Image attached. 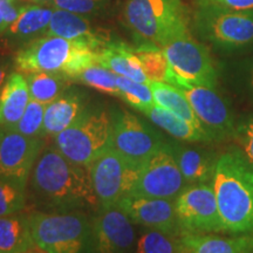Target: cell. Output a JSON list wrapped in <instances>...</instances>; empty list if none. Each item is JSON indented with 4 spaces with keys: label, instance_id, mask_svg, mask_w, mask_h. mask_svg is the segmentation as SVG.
Here are the masks:
<instances>
[{
    "label": "cell",
    "instance_id": "obj_1",
    "mask_svg": "<svg viewBox=\"0 0 253 253\" xmlns=\"http://www.w3.org/2000/svg\"><path fill=\"white\" fill-rule=\"evenodd\" d=\"M33 203L48 212L99 210L88 167L67 160L54 145L43 148L30 176Z\"/></svg>",
    "mask_w": 253,
    "mask_h": 253
},
{
    "label": "cell",
    "instance_id": "obj_2",
    "mask_svg": "<svg viewBox=\"0 0 253 253\" xmlns=\"http://www.w3.org/2000/svg\"><path fill=\"white\" fill-rule=\"evenodd\" d=\"M212 183L224 233L253 235V163L232 148L218 157Z\"/></svg>",
    "mask_w": 253,
    "mask_h": 253
},
{
    "label": "cell",
    "instance_id": "obj_3",
    "mask_svg": "<svg viewBox=\"0 0 253 253\" xmlns=\"http://www.w3.org/2000/svg\"><path fill=\"white\" fill-rule=\"evenodd\" d=\"M97 63V52L90 43L81 40L43 36L33 40L14 56V66L18 72L28 74L36 72L61 73L73 79Z\"/></svg>",
    "mask_w": 253,
    "mask_h": 253
},
{
    "label": "cell",
    "instance_id": "obj_4",
    "mask_svg": "<svg viewBox=\"0 0 253 253\" xmlns=\"http://www.w3.org/2000/svg\"><path fill=\"white\" fill-rule=\"evenodd\" d=\"M123 15L138 39L161 48L190 34L188 9L182 0H128Z\"/></svg>",
    "mask_w": 253,
    "mask_h": 253
},
{
    "label": "cell",
    "instance_id": "obj_5",
    "mask_svg": "<svg viewBox=\"0 0 253 253\" xmlns=\"http://www.w3.org/2000/svg\"><path fill=\"white\" fill-rule=\"evenodd\" d=\"M34 244L47 253H87L91 249V220L84 211L28 214Z\"/></svg>",
    "mask_w": 253,
    "mask_h": 253
},
{
    "label": "cell",
    "instance_id": "obj_6",
    "mask_svg": "<svg viewBox=\"0 0 253 253\" xmlns=\"http://www.w3.org/2000/svg\"><path fill=\"white\" fill-rule=\"evenodd\" d=\"M112 114L88 107L80 119L54 137V145L71 162L88 167L110 148Z\"/></svg>",
    "mask_w": 253,
    "mask_h": 253
},
{
    "label": "cell",
    "instance_id": "obj_7",
    "mask_svg": "<svg viewBox=\"0 0 253 253\" xmlns=\"http://www.w3.org/2000/svg\"><path fill=\"white\" fill-rule=\"evenodd\" d=\"M170 68V84L177 88L204 86L214 88L217 72L208 48L185 36L162 47Z\"/></svg>",
    "mask_w": 253,
    "mask_h": 253
},
{
    "label": "cell",
    "instance_id": "obj_8",
    "mask_svg": "<svg viewBox=\"0 0 253 253\" xmlns=\"http://www.w3.org/2000/svg\"><path fill=\"white\" fill-rule=\"evenodd\" d=\"M88 169L100 208L119 204L130 195L140 172V167L126 161L112 147L91 162Z\"/></svg>",
    "mask_w": 253,
    "mask_h": 253
},
{
    "label": "cell",
    "instance_id": "obj_9",
    "mask_svg": "<svg viewBox=\"0 0 253 253\" xmlns=\"http://www.w3.org/2000/svg\"><path fill=\"white\" fill-rule=\"evenodd\" d=\"M186 186L171 144L164 142L140 167L130 196L176 199Z\"/></svg>",
    "mask_w": 253,
    "mask_h": 253
},
{
    "label": "cell",
    "instance_id": "obj_10",
    "mask_svg": "<svg viewBox=\"0 0 253 253\" xmlns=\"http://www.w3.org/2000/svg\"><path fill=\"white\" fill-rule=\"evenodd\" d=\"M110 114V147L134 166L141 167L164 143L157 131L128 110L114 109Z\"/></svg>",
    "mask_w": 253,
    "mask_h": 253
},
{
    "label": "cell",
    "instance_id": "obj_11",
    "mask_svg": "<svg viewBox=\"0 0 253 253\" xmlns=\"http://www.w3.org/2000/svg\"><path fill=\"white\" fill-rule=\"evenodd\" d=\"M175 204L182 235L224 233L213 183L188 185Z\"/></svg>",
    "mask_w": 253,
    "mask_h": 253
},
{
    "label": "cell",
    "instance_id": "obj_12",
    "mask_svg": "<svg viewBox=\"0 0 253 253\" xmlns=\"http://www.w3.org/2000/svg\"><path fill=\"white\" fill-rule=\"evenodd\" d=\"M202 36L223 47H240L253 42V11H233L202 6L198 14Z\"/></svg>",
    "mask_w": 253,
    "mask_h": 253
},
{
    "label": "cell",
    "instance_id": "obj_13",
    "mask_svg": "<svg viewBox=\"0 0 253 253\" xmlns=\"http://www.w3.org/2000/svg\"><path fill=\"white\" fill-rule=\"evenodd\" d=\"M43 149L41 137L0 126V176L27 186L32 169Z\"/></svg>",
    "mask_w": 253,
    "mask_h": 253
},
{
    "label": "cell",
    "instance_id": "obj_14",
    "mask_svg": "<svg viewBox=\"0 0 253 253\" xmlns=\"http://www.w3.org/2000/svg\"><path fill=\"white\" fill-rule=\"evenodd\" d=\"M135 237L132 221L119 204L100 208L91 220V249L95 253H129Z\"/></svg>",
    "mask_w": 253,
    "mask_h": 253
},
{
    "label": "cell",
    "instance_id": "obj_15",
    "mask_svg": "<svg viewBox=\"0 0 253 253\" xmlns=\"http://www.w3.org/2000/svg\"><path fill=\"white\" fill-rule=\"evenodd\" d=\"M179 89L184 93L199 122L212 141L223 140L235 132L230 110L214 88L188 86Z\"/></svg>",
    "mask_w": 253,
    "mask_h": 253
},
{
    "label": "cell",
    "instance_id": "obj_16",
    "mask_svg": "<svg viewBox=\"0 0 253 253\" xmlns=\"http://www.w3.org/2000/svg\"><path fill=\"white\" fill-rule=\"evenodd\" d=\"M132 223L145 229L182 236L176 213L175 199L136 197L128 195L119 203Z\"/></svg>",
    "mask_w": 253,
    "mask_h": 253
},
{
    "label": "cell",
    "instance_id": "obj_17",
    "mask_svg": "<svg viewBox=\"0 0 253 253\" xmlns=\"http://www.w3.org/2000/svg\"><path fill=\"white\" fill-rule=\"evenodd\" d=\"M46 36L86 41L97 53L106 43L113 40L107 31L93 27L86 18L65 9H56L53 12Z\"/></svg>",
    "mask_w": 253,
    "mask_h": 253
},
{
    "label": "cell",
    "instance_id": "obj_18",
    "mask_svg": "<svg viewBox=\"0 0 253 253\" xmlns=\"http://www.w3.org/2000/svg\"><path fill=\"white\" fill-rule=\"evenodd\" d=\"M53 12L40 5H25L17 20L7 28L4 37L12 47L19 49L33 40L46 36Z\"/></svg>",
    "mask_w": 253,
    "mask_h": 253
},
{
    "label": "cell",
    "instance_id": "obj_19",
    "mask_svg": "<svg viewBox=\"0 0 253 253\" xmlns=\"http://www.w3.org/2000/svg\"><path fill=\"white\" fill-rule=\"evenodd\" d=\"M177 164L186 184L212 183L218 157L212 151L203 148L186 147L183 144H171Z\"/></svg>",
    "mask_w": 253,
    "mask_h": 253
},
{
    "label": "cell",
    "instance_id": "obj_20",
    "mask_svg": "<svg viewBox=\"0 0 253 253\" xmlns=\"http://www.w3.org/2000/svg\"><path fill=\"white\" fill-rule=\"evenodd\" d=\"M88 108L86 99L78 91H67L47 104L43 119V137L54 138L69 128Z\"/></svg>",
    "mask_w": 253,
    "mask_h": 253
},
{
    "label": "cell",
    "instance_id": "obj_21",
    "mask_svg": "<svg viewBox=\"0 0 253 253\" xmlns=\"http://www.w3.org/2000/svg\"><path fill=\"white\" fill-rule=\"evenodd\" d=\"M31 101L26 77L12 72L0 90V126L13 129L23 118Z\"/></svg>",
    "mask_w": 253,
    "mask_h": 253
},
{
    "label": "cell",
    "instance_id": "obj_22",
    "mask_svg": "<svg viewBox=\"0 0 253 253\" xmlns=\"http://www.w3.org/2000/svg\"><path fill=\"white\" fill-rule=\"evenodd\" d=\"M182 244L183 253H253V235L186 233L182 235Z\"/></svg>",
    "mask_w": 253,
    "mask_h": 253
},
{
    "label": "cell",
    "instance_id": "obj_23",
    "mask_svg": "<svg viewBox=\"0 0 253 253\" xmlns=\"http://www.w3.org/2000/svg\"><path fill=\"white\" fill-rule=\"evenodd\" d=\"M97 63L115 73L141 84H150L132 46L120 40H112L97 53Z\"/></svg>",
    "mask_w": 253,
    "mask_h": 253
},
{
    "label": "cell",
    "instance_id": "obj_24",
    "mask_svg": "<svg viewBox=\"0 0 253 253\" xmlns=\"http://www.w3.org/2000/svg\"><path fill=\"white\" fill-rule=\"evenodd\" d=\"M33 246L28 214L18 212L0 217V253H25Z\"/></svg>",
    "mask_w": 253,
    "mask_h": 253
},
{
    "label": "cell",
    "instance_id": "obj_25",
    "mask_svg": "<svg viewBox=\"0 0 253 253\" xmlns=\"http://www.w3.org/2000/svg\"><path fill=\"white\" fill-rule=\"evenodd\" d=\"M150 120L151 122L155 123L157 126L162 128L164 131L171 135L172 137L177 138L179 141L186 142H210L212 138L208 134L204 129H198L186 122L185 120L175 115L169 110L162 108V107L155 106L150 108L145 109L142 112Z\"/></svg>",
    "mask_w": 253,
    "mask_h": 253
},
{
    "label": "cell",
    "instance_id": "obj_26",
    "mask_svg": "<svg viewBox=\"0 0 253 253\" xmlns=\"http://www.w3.org/2000/svg\"><path fill=\"white\" fill-rule=\"evenodd\" d=\"M155 104L169 110L198 129H204L184 93L167 82H150ZM205 130V129H204ZM207 131V130H205Z\"/></svg>",
    "mask_w": 253,
    "mask_h": 253
},
{
    "label": "cell",
    "instance_id": "obj_27",
    "mask_svg": "<svg viewBox=\"0 0 253 253\" xmlns=\"http://www.w3.org/2000/svg\"><path fill=\"white\" fill-rule=\"evenodd\" d=\"M32 100L45 104L52 103L68 89L72 80L61 73L36 72L26 74Z\"/></svg>",
    "mask_w": 253,
    "mask_h": 253
},
{
    "label": "cell",
    "instance_id": "obj_28",
    "mask_svg": "<svg viewBox=\"0 0 253 253\" xmlns=\"http://www.w3.org/2000/svg\"><path fill=\"white\" fill-rule=\"evenodd\" d=\"M132 50L140 60L145 77L150 82L170 84V68L168 60L161 47L147 41L132 46Z\"/></svg>",
    "mask_w": 253,
    "mask_h": 253
},
{
    "label": "cell",
    "instance_id": "obj_29",
    "mask_svg": "<svg viewBox=\"0 0 253 253\" xmlns=\"http://www.w3.org/2000/svg\"><path fill=\"white\" fill-rule=\"evenodd\" d=\"M135 253H183L182 236L147 229L136 243Z\"/></svg>",
    "mask_w": 253,
    "mask_h": 253
},
{
    "label": "cell",
    "instance_id": "obj_30",
    "mask_svg": "<svg viewBox=\"0 0 253 253\" xmlns=\"http://www.w3.org/2000/svg\"><path fill=\"white\" fill-rule=\"evenodd\" d=\"M73 81L81 82V84L94 88L101 93L120 97L118 75L101 66L100 63H93L89 67L84 68L80 74H78L73 79Z\"/></svg>",
    "mask_w": 253,
    "mask_h": 253
},
{
    "label": "cell",
    "instance_id": "obj_31",
    "mask_svg": "<svg viewBox=\"0 0 253 253\" xmlns=\"http://www.w3.org/2000/svg\"><path fill=\"white\" fill-rule=\"evenodd\" d=\"M118 86L120 97L136 110H140L142 113L155 106L153 90L149 84H141L118 75Z\"/></svg>",
    "mask_w": 253,
    "mask_h": 253
},
{
    "label": "cell",
    "instance_id": "obj_32",
    "mask_svg": "<svg viewBox=\"0 0 253 253\" xmlns=\"http://www.w3.org/2000/svg\"><path fill=\"white\" fill-rule=\"evenodd\" d=\"M26 201V185L0 176V217L21 212Z\"/></svg>",
    "mask_w": 253,
    "mask_h": 253
},
{
    "label": "cell",
    "instance_id": "obj_33",
    "mask_svg": "<svg viewBox=\"0 0 253 253\" xmlns=\"http://www.w3.org/2000/svg\"><path fill=\"white\" fill-rule=\"evenodd\" d=\"M116 0H52L49 6L79 15L108 14Z\"/></svg>",
    "mask_w": 253,
    "mask_h": 253
},
{
    "label": "cell",
    "instance_id": "obj_34",
    "mask_svg": "<svg viewBox=\"0 0 253 253\" xmlns=\"http://www.w3.org/2000/svg\"><path fill=\"white\" fill-rule=\"evenodd\" d=\"M45 104L32 100L25 110L23 118L13 129L30 137L43 138V119H45Z\"/></svg>",
    "mask_w": 253,
    "mask_h": 253
},
{
    "label": "cell",
    "instance_id": "obj_35",
    "mask_svg": "<svg viewBox=\"0 0 253 253\" xmlns=\"http://www.w3.org/2000/svg\"><path fill=\"white\" fill-rule=\"evenodd\" d=\"M237 141L242 145L243 153L253 163V119L240 123L235 130Z\"/></svg>",
    "mask_w": 253,
    "mask_h": 253
},
{
    "label": "cell",
    "instance_id": "obj_36",
    "mask_svg": "<svg viewBox=\"0 0 253 253\" xmlns=\"http://www.w3.org/2000/svg\"><path fill=\"white\" fill-rule=\"evenodd\" d=\"M202 6H213L233 11H251L253 0H198Z\"/></svg>",
    "mask_w": 253,
    "mask_h": 253
},
{
    "label": "cell",
    "instance_id": "obj_37",
    "mask_svg": "<svg viewBox=\"0 0 253 253\" xmlns=\"http://www.w3.org/2000/svg\"><path fill=\"white\" fill-rule=\"evenodd\" d=\"M25 7V5H19L14 0H0V14L7 28L17 20Z\"/></svg>",
    "mask_w": 253,
    "mask_h": 253
},
{
    "label": "cell",
    "instance_id": "obj_38",
    "mask_svg": "<svg viewBox=\"0 0 253 253\" xmlns=\"http://www.w3.org/2000/svg\"><path fill=\"white\" fill-rule=\"evenodd\" d=\"M9 68V63L6 60L0 59V90H1L2 86H4L6 79H7V72Z\"/></svg>",
    "mask_w": 253,
    "mask_h": 253
},
{
    "label": "cell",
    "instance_id": "obj_39",
    "mask_svg": "<svg viewBox=\"0 0 253 253\" xmlns=\"http://www.w3.org/2000/svg\"><path fill=\"white\" fill-rule=\"evenodd\" d=\"M21 1H25V2H32V4H36V5H38V4H47L48 5L50 1H52V0H21Z\"/></svg>",
    "mask_w": 253,
    "mask_h": 253
},
{
    "label": "cell",
    "instance_id": "obj_40",
    "mask_svg": "<svg viewBox=\"0 0 253 253\" xmlns=\"http://www.w3.org/2000/svg\"><path fill=\"white\" fill-rule=\"evenodd\" d=\"M7 31V26H6L4 20H2L1 14H0V37H2L5 34V32Z\"/></svg>",
    "mask_w": 253,
    "mask_h": 253
},
{
    "label": "cell",
    "instance_id": "obj_41",
    "mask_svg": "<svg viewBox=\"0 0 253 253\" xmlns=\"http://www.w3.org/2000/svg\"><path fill=\"white\" fill-rule=\"evenodd\" d=\"M25 253H47L46 251H43V250H41L40 248H38V246H33V248L28 250V251H26Z\"/></svg>",
    "mask_w": 253,
    "mask_h": 253
},
{
    "label": "cell",
    "instance_id": "obj_42",
    "mask_svg": "<svg viewBox=\"0 0 253 253\" xmlns=\"http://www.w3.org/2000/svg\"><path fill=\"white\" fill-rule=\"evenodd\" d=\"M252 84H253V75H252Z\"/></svg>",
    "mask_w": 253,
    "mask_h": 253
}]
</instances>
